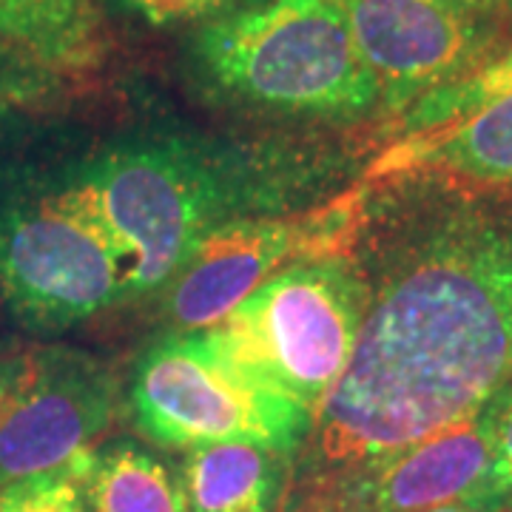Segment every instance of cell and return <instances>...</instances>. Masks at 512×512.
<instances>
[{
  "instance_id": "1",
  "label": "cell",
  "mask_w": 512,
  "mask_h": 512,
  "mask_svg": "<svg viewBox=\"0 0 512 512\" xmlns=\"http://www.w3.org/2000/svg\"><path fill=\"white\" fill-rule=\"evenodd\" d=\"M444 194L367 282L356 348L299 476L404 450L512 384V197Z\"/></svg>"
},
{
  "instance_id": "2",
  "label": "cell",
  "mask_w": 512,
  "mask_h": 512,
  "mask_svg": "<svg viewBox=\"0 0 512 512\" xmlns=\"http://www.w3.org/2000/svg\"><path fill=\"white\" fill-rule=\"evenodd\" d=\"M202 72L259 109L308 117H359L382 94L350 35L339 0H262L202 23Z\"/></svg>"
},
{
  "instance_id": "3",
  "label": "cell",
  "mask_w": 512,
  "mask_h": 512,
  "mask_svg": "<svg viewBox=\"0 0 512 512\" xmlns=\"http://www.w3.org/2000/svg\"><path fill=\"white\" fill-rule=\"evenodd\" d=\"M367 299L365 274L345 256H305L205 330L234 365L316 419L348 370Z\"/></svg>"
},
{
  "instance_id": "4",
  "label": "cell",
  "mask_w": 512,
  "mask_h": 512,
  "mask_svg": "<svg viewBox=\"0 0 512 512\" xmlns=\"http://www.w3.org/2000/svg\"><path fill=\"white\" fill-rule=\"evenodd\" d=\"M52 197L109 245L128 296L157 291L180 274L217 217L214 180L171 146L123 148Z\"/></svg>"
},
{
  "instance_id": "5",
  "label": "cell",
  "mask_w": 512,
  "mask_h": 512,
  "mask_svg": "<svg viewBox=\"0 0 512 512\" xmlns=\"http://www.w3.org/2000/svg\"><path fill=\"white\" fill-rule=\"evenodd\" d=\"M131 404L151 439L183 450L254 441L291 456L313 427L305 407L234 365L208 330H183L148 350Z\"/></svg>"
},
{
  "instance_id": "6",
  "label": "cell",
  "mask_w": 512,
  "mask_h": 512,
  "mask_svg": "<svg viewBox=\"0 0 512 512\" xmlns=\"http://www.w3.org/2000/svg\"><path fill=\"white\" fill-rule=\"evenodd\" d=\"M109 370L66 345L0 353V487L92 453L114 419Z\"/></svg>"
},
{
  "instance_id": "7",
  "label": "cell",
  "mask_w": 512,
  "mask_h": 512,
  "mask_svg": "<svg viewBox=\"0 0 512 512\" xmlns=\"http://www.w3.org/2000/svg\"><path fill=\"white\" fill-rule=\"evenodd\" d=\"M0 293L40 330L80 325L128 296L109 245L52 194L0 208Z\"/></svg>"
},
{
  "instance_id": "8",
  "label": "cell",
  "mask_w": 512,
  "mask_h": 512,
  "mask_svg": "<svg viewBox=\"0 0 512 512\" xmlns=\"http://www.w3.org/2000/svg\"><path fill=\"white\" fill-rule=\"evenodd\" d=\"M379 174L512 197V49L410 106Z\"/></svg>"
},
{
  "instance_id": "9",
  "label": "cell",
  "mask_w": 512,
  "mask_h": 512,
  "mask_svg": "<svg viewBox=\"0 0 512 512\" xmlns=\"http://www.w3.org/2000/svg\"><path fill=\"white\" fill-rule=\"evenodd\" d=\"M501 393L473 416L404 450L296 476L282 512H427L461 498L484 501Z\"/></svg>"
},
{
  "instance_id": "10",
  "label": "cell",
  "mask_w": 512,
  "mask_h": 512,
  "mask_svg": "<svg viewBox=\"0 0 512 512\" xmlns=\"http://www.w3.org/2000/svg\"><path fill=\"white\" fill-rule=\"evenodd\" d=\"M382 109L407 111L498 55L484 0H339Z\"/></svg>"
},
{
  "instance_id": "11",
  "label": "cell",
  "mask_w": 512,
  "mask_h": 512,
  "mask_svg": "<svg viewBox=\"0 0 512 512\" xmlns=\"http://www.w3.org/2000/svg\"><path fill=\"white\" fill-rule=\"evenodd\" d=\"M339 225L322 217H276L214 225L194 245L180 274L168 311L180 330H205L220 325L271 276L305 256L322 254V239Z\"/></svg>"
},
{
  "instance_id": "12",
  "label": "cell",
  "mask_w": 512,
  "mask_h": 512,
  "mask_svg": "<svg viewBox=\"0 0 512 512\" xmlns=\"http://www.w3.org/2000/svg\"><path fill=\"white\" fill-rule=\"evenodd\" d=\"M288 453L254 441H217L188 450V512H276L285 501Z\"/></svg>"
},
{
  "instance_id": "13",
  "label": "cell",
  "mask_w": 512,
  "mask_h": 512,
  "mask_svg": "<svg viewBox=\"0 0 512 512\" xmlns=\"http://www.w3.org/2000/svg\"><path fill=\"white\" fill-rule=\"evenodd\" d=\"M0 49L49 69H83L100 55L92 0H0Z\"/></svg>"
},
{
  "instance_id": "14",
  "label": "cell",
  "mask_w": 512,
  "mask_h": 512,
  "mask_svg": "<svg viewBox=\"0 0 512 512\" xmlns=\"http://www.w3.org/2000/svg\"><path fill=\"white\" fill-rule=\"evenodd\" d=\"M92 512H188L183 481L134 441L94 447L86 464Z\"/></svg>"
},
{
  "instance_id": "15",
  "label": "cell",
  "mask_w": 512,
  "mask_h": 512,
  "mask_svg": "<svg viewBox=\"0 0 512 512\" xmlns=\"http://www.w3.org/2000/svg\"><path fill=\"white\" fill-rule=\"evenodd\" d=\"M89 456L92 453L60 470L20 478L0 487V512H92L86 498Z\"/></svg>"
},
{
  "instance_id": "16",
  "label": "cell",
  "mask_w": 512,
  "mask_h": 512,
  "mask_svg": "<svg viewBox=\"0 0 512 512\" xmlns=\"http://www.w3.org/2000/svg\"><path fill=\"white\" fill-rule=\"evenodd\" d=\"M128 12L140 15L151 26H177L194 20H214L242 9V0H120Z\"/></svg>"
},
{
  "instance_id": "17",
  "label": "cell",
  "mask_w": 512,
  "mask_h": 512,
  "mask_svg": "<svg viewBox=\"0 0 512 512\" xmlns=\"http://www.w3.org/2000/svg\"><path fill=\"white\" fill-rule=\"evenodd\" d=\"M512 493V384L501 393L493 433V461L484 484V501L490 510H498Z\"/></svg>"
},
{
  "instance_id": "18",
  "label": "cell",
  "mask_w": 512,
  "mask_h": 512,
  "mask_svg": "<svg viewBox=\"0 0 512 512\" xmlns=\"http://www.w3.org/2000/svg\"><path fill=\"white\" fill-rule=\"evenodd\" d=\"M427 512H493L484 501L478 498H461V501H450V504H441V507H433Z\"/></svg>"
},
{
  "instance_id": "19",
  "label": "cell",
  "mask_w": 512,
  "mask_h": 512,
  "mask_svg": "<svg viewBox=\"0 0 512 512\" xmlns=\"http://www.w3.org/2000/svg\"><path fill=\"white\" fill-rule=\"evenodd\" d=\"M490 9H493L498 18H510L512 20V0H484Z\"/></svg>"
},
{
  "instance_id": "20",
  "label": "cell",
  "mask_w": 512,
  "mask_h": 512,
  "mask_svg": "<svg viewBox=\"0 0 512 512\" xmlns=\"http://www.w3.org/2000/svg\"><path fill=\"white\" fill-rule=\"evenodd\" d=\"M495 512H512V493L504 498V504H501V507H498Z\"/></svg>"
}]
</instances>
